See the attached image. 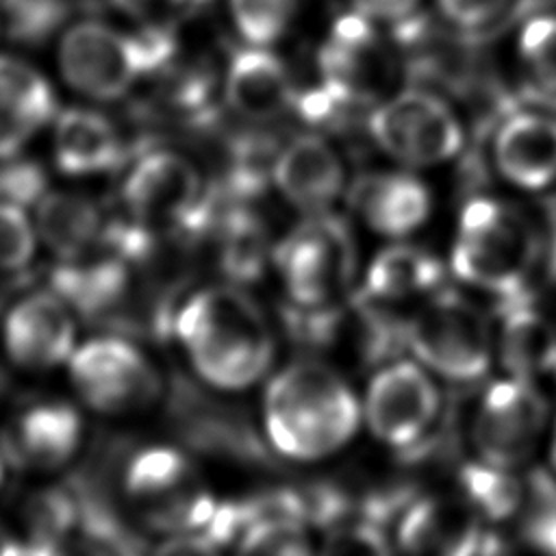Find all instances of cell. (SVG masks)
Returning <instances> with one entry per match:
<instances>
[{
	"mask_svg": "<svg viewBox=\"0 0 556 556\" xmlns=\"http://www.w3.org/2000/svg\"><path fill=\"white\" fill-rule=\"evenodd\" d=\"M174 332L198 376L217 389L254 384L274 358V337L261 306L232 285H213L185 300Z\"/></svg>",
	"mask_w": 556,
	"mask_h": 556,
	"instance_id": "6da1fadb",
	"label": "cell"
},
{
	"mask_svg": "<svg viewBox=\"0 0 556 556\" xmlns=\"http://www.w3.org/2000/svg\"><path fill=\"white\" fill-rule=\"evenodd\" d=\"M361 404L328 365L298 361L267 384L263 419L271 445L295 460H317L341 450L356 432Z\"/></svg>",
	"mask_w": 556,
	"mask_h": 556,
	"instance_id": "7a4b0ae2",
	"label": "cell"
},
{
	"mask_svg": "<svg viewBox=\"0 0 556 556\" xmlns=\"http://www.w3.org/2000/svg\"><path fill=\"white\" fill-rule=\"evenodd\" d=\"M534 261V232L515 208L489 198L465 206L452 248V269L460 280L513 298Z\"/></svg>",
	"mask_w": 556,
	"mask_h": 556,
	"instance_id": "3957f363",
	"label": "cell"
},
{
	"mask_svg": "<svg viewBox=\"0 0 556 556\" xmlns=\"http://www.w3.org/2000/svg\"><path fill=\"white\" fill-rule=\"evenodd\" d=\"M169 52L167 37L150 26L126 35L104 22L74 24L61 39L59 63L70 87L93 100L122 98Z\"/></svg>",
	"mask_w": 556,
	"mask_h": 556,
	"instance_id": "277c9868",
	"label": "cell"
},
{
	"mask_svg": "<svg viewBox=\"0 0 556 556\" xmlns=\"http://www.w3.org/2000/svg\"><path fill=\"white\" fill-rule=\"evenodd\" d=\"M124 493L148 526L167 534L208 530L219 521L217 504L195 465L167 445L143 447L128 460Z\"/></svg>",
	"mask_w": 556,
	"mask_h": 556,
	"instance_id": "5b68a950",
	"label": "cell"
},
{
	"mask_svg": "<svg viewBox=\"0 0 556 556\" xmlns=\"http://www.w3.org/2000/svg\"><path fill=\"white\" fill-rule=\"evenodd\" d=\"M285 293L304 311L332 304L354 276V243L348 226L321 213H311L276 248L274 254Z\"/></svg>",
	"mask_w": 556,
	"mask_h": 556,
	"instance_id": "8992f818",
	"label": "cell"
},
{
	"mask_svg": "<svg viewBox=\"0 0 556 556\" xmlns=\"http://www.w3.org/2000/svg\"><path fill=\"white\" fill-rule=\"evenodd\" d=\"M406 341L430 374L454 382L478 380L493 358L486 317L454 293L432 295L410 319Z\"/></svg>",
	"mask_w": 556,
	"mask_h": 556,
	"instance_id": "52a82bcc",
	"label": "cell"
},
{
	"mask_svg": "<svg viewBox=\"0 0 556 556\" xmlns=\"http://www.w3.org/2000/svg\"><path fill=\"white\" fill-rule=\"evenodd\" d=\"M67 374L78 397L102 415H126L161 395V376L130 341L96 337L72 352Z\"/></svg>",
	"mask_w": 556,
	"mask_h": 556,
	"instance_id": "ba28073f",
	"label": "cell"
},
{
	"mask_svg": "<svg viewBox=\"0 0 556 556\" xmlns=\"http://www.w3.org/2000/svg\"><path fill=\"white\" fill-rule=\"evenodd\" d=\"M374 141L408 167L450 161L463 146V128L452 106L424 89H406L380 102L369 115Z\"/></svg>",
	"mask_w": 556,
	"mask_h": 556,
	"instance_id": "9c48e42d",
	"label": "cell"
},
{
	"mask_svg": "<svg viewBox=\"0 0 556 556\" xmlns=\"http://www.w3.org/2000/svg\"><path fill=\"white\" fill-rule=\"evenodd\" d=\"M545 426L547 402L534 380L508 374L484 391L471 437L480 460L515 469L534 452Z\"/></svg>",
	"mask_w": 556,
	"mask_h": 556,
	"instance_id": "30bf717a",
	"label": "cell"
},
{
	"mask_svg": "<svg viewBox=\"0 0 556 556\" xmlns=\"http://www.w3.org/2000/svg\"><path fill=\"white\" fill-rule=\"evenodd\" d=\"M439 402L432 374L419 361H397L374 374L361 415L382 443L406 447L434 424Z\"/></svg>",
	"mask_w": 556,
	"mask_h": 556,
	"instance_id": "8fae6325",
	"label": "cell"
},
{
	"mask_svg": "<svg viewBox=\"0 0 556 556\" xmlns=\"http://www.w3.org/2000/svg\"><path fill=\"white\" fill-rule=\"evenodd\" d=\"M202 198L198 167L172 150L141 154L122 185V202L139 226L187 222Z\"/></svg>",
	"mask_w": 556,
	"mask_h": 556,
	"instance_id": "7c38bea8",
	"label": "cell"
},
{
	"mask_svg": "<svg viewBox=\"0 0 556 556\" xmlns=\"http://www.w3.org/2000/svg\"><path fill=\"white\" fill-rule=\"evenodd\" d=\"M2 343L9 361L26 371L67 365L76 350L74 311L52 289L26 293L4 315Z\"/></svg>",
	"mask_w": 556,
	"mask_h": 556,
	"instance_id": "4fadbf2b",
	"label": "cell"
},
{
	"mask_svg": "<svg viewBox=\"0 0 556 556\" xmlns=\"http://www.w3.org/2000/svg\"><path fill=\"white\" fill-rule=\"evenodd\" d=\"M83 441V417L67 400L43 397L24 406L7 426L2 454L30 471L65 467Z\"/></svg>",
	"mask_w": 556,
	"mask_h": 556,
	"instance_id": "5bb4252c",
	"label": "cell"
},
{
	"mask_svg": "<svg viewBox=\"0 0 556 556\" xmlns=\"http://www.w3.org/2000/svg\"><path fill=\"white\" fill-rule=\"evenodd\" d=\"M480 543V515L467 500L452 495L415 502L397 528L402 556H478Z\"/></svg>",
	"mask_w": 556,
	"mask_h": 556,
	"instance_id": "9a60e30c",
	"label": "cell"
},
{
	"mask_svg": "<svg viewBox=\"0 0 556 556\" xmlns=\"http://www.w3.org/2000/svg\"><path fill=\"white\" fill-rule=\"evenodd\" d=\"M493 161L510 185L541 191L556 182V115L517 111L508 115L493 139Z\"/></svg>",
	"mask_w": 556,
	"mask_h": 556,
	"instance_id": "2e32d148",
	"label": "cell"
},
{
	"mask_svg": "<svg viewBox=\"0 0 556 556\" xmlns=\"http://www.w3.org/2000/svg\"><path fill=\"white\" fill-rule=\"evenodd\" d=\"M271 176L282 198L308 215L330 206L345 182V169L337 150L317 135L291 139L278 152Z\"/></svg>",
	"mask_w": 556,
	"mask_h": 556,
	"instance_id": "e0dca14e",
	"label": "cell"
},
{
	"mask_svg": "<svg viewBox=\"0 0 556 556\" xmlns=\"http://www.w3.org/2000/svg\"><path fill=\"white\" fill-rule=\"evenodd\" d=\"M321 63L330 98L337 100L371 98L391 70L387 50L361 13L337 24Z\"/></svg>",
	"mask_w": 556,
	"mask_h": 556,
	"instance_id": "ac0fdd59",
	"label": "cell"
},
{
	"mask_svg": "<svg viewBox=\"0 0 556 556\" xmlns=\"http://www.w3.org/2000/svg\"><path fill=\"white\" fill-rule=\"evenodd\" d=\"M224 100L243 119L269 122L291 106L293 85L285 63L269 48L248 43L228 61Z\"/></svg>",
	"mask_w": 556,
	"mask_h": 556,
	"instance_id": "d6986e66",
	"label": "cell"
},
{
	"mask_svg": "<svg viewBox=\"0 0 556 556\" xmlns=\"http://www.w3.org/2000/svg\"><path fill=\"white\" fill-rule=\"evenodd\" d=\"M356 215L384 237H406L417 230L430 213L426 185L406 172L367 174L350 191Z\"/></svg>",
	"mask_w": 556,
	"mask_h": 556,
	"instance_id": "ffe728a7",
	"label": "cell"
},
{
	"mask_svg": "<svg viewBox=\"0 0 556 556\" xmlns=\"http://www.w3.org/2000/svg\"><path fill=\"white\" fill-rule=\"evenodd\" d=\"M52 115L48 80L28 63L0 56V159L15 156Z\"/></svg>",
	"mask_w": 556,
	"mask_h": 556,
	"instance_id": "44dd1931",
	"label": "cell"
},
{
	"mask_svg": "<svg viewBox=\"0 0 556 556\" xmlns=\"http://www.w3.org/2000/svg\"><path fill=\"white\" fill-rule=\"evenodd\" d=\"M124 159L115 124L91 109H65L54 126V163L63 174L91 176L113 169Z\"/></svg>",
	"mask_w": 556,
	"mask_h": 556,
	"instance_id": "7402d4cb",
	"label": "cell"
},
{
	"mask_svg": "<svg viewBox=\"0 0 556 556\" xmlns=\"http://www.w3.org/2000/svg\"><path fill=\"white\" fill-rule=\"evenodd\" d=\"M37 239L50 254L65 261L83 258L102 237L96 204L72 191H46L35 204Z\"/></svg>",
	"mask_w": 556,
	"mask_h": 556,
	"instance_id": "603a6c76",
	"label": "cell"
},
{
	"mask_svg": "<svg viewBox=\"0 0 556 556\" xmlns=\"http://www.w3.org/2000/svg\"><path fill=\"white\" fill-rule=\"evenodd\" d=\"M443 267L430 252L397 243L384 248L369 265L365 291L380 302H404L437 293Z\"/></svg>",
	"mask_w": 556,
	"mask_h": 556,
	"instance_id": "cb8c5ba5",
	"label": "cell"
},
{
	"mask_svg": "<svg viewBox=\"0 0 556 556\" xmlns=\"http://www.w3.org/2000/svg\"><path fill=\"white\" fill-rule=\"evenodd\" d=\"M500 352L510 376L532 380L556 367V328L526 302H513L504 315Z\"/></svg>",
	"mask_w": 556,
	"mask_h": 556,
	"instance_id": "d4e9b609",
	"label": "cell"
},
{
	"mask_svg": "<svg viewBox=\"0 0 556 556\" xmlns=\"http://www.w3.org/2000/svg\"><path fill=\"white\" fill-rule=\"evenodd\" d=\"M530 96L556 111V13L530 17L517 41Z\"/></svg>",
	"mask_w": 556,
	"mask_h": 556,
	"instance_id": "484cf974",
	"label": "cell"
},
{
	"mask_svg": "<svg viewBox=\"0 0 556 556\" xmlns=\"http://www.w3.org/2000/svg\"><path fill=\"white\" fill-rule=\"evenodd\" d=\"M465 500L480 517L508 519L523 504V484L508 467L491 463H471L460 473Z\"/></svg>",
	"mask_w": 556,
	"mask_h": 556,
	"instance_id": "4316f807",
	"label": "cell"
},
{
	"mask_svg": "<svg viewBox=\"0 0 556 556\" xmlns=\"http://www.w3.org/2000/svg\"><path fill=\"white\" fill-rule=\"evenodd\" d=\"M24 547H35L74 532L78 506L74 497L56 486L33 491L20 510Z\"/></svg>",
	"mask_w": 556,
	"mask_h": 556,
	"instance_id": "83f0119b",
	"label": "cell"
},
{
	"mask_svg": "<svg viewBox=\"0 0 556 556\" xmlns=\"http://www.w3.org/2000/svg\"><path fill=\"white\" fill-rule=\"evenodd\" d=\"M235 556H313V547L295 519L267 515L248 523Z\"/></svg>",
	"mask_w": 556,
	"mask_h": 556,
	"instance_id": "f1b7e54d",
	"label": "cell"
},
{
	"mask_svg": "<svg viewBox=\"0 0 556 556\" xmlns=\"http://www.w3.org/2000/svg\"><path fill=\"white\" fill-rule=\"evenodd\" d=\"M300 0H228L230 17L250 46L269 48L291 26Z\"/></svg>",
	"mask_w": 556,
	"mask_h": 556,
	"instance_id": "f546056e",
	"label": "cell"
},
{
	"mask_svg": "<svg viewBox=\"0 0 556 556\" xmlns=\"http://www.w3.org/2000/svg\"><path fill=\"white\" fill-rule=\"evenodd\" d=\"M4 26L20 43L46 41L67 17L70 0H0Z\"/></svg>",
	"mask_w": 556,
	"mask_h": 556,
	"instance_id": "4dcf8cb0",
	"label": "cell"
},
{
	"mask_svg": "<svg viewBox=\"0 0 556 556\" xmlns=\"http://www.w3.org/2000/svg\"><path fill=\"white\" fill-rule=\"evenodd\" d=\"M37 230L22 206L0 200V271L24 269L37 248Z\"/></svg>",
	"mask_w": 556,
	"mask_h": 556,
	"instance_id": "1f68e13d",
	"label": "cell"
},
{
	"mask_svg": "<svg viewBox=\"0 0 556 556\" xmlns=\"http://www.w3.org/2000/svg\"><path fill=\"white\" fill-rule=\"evenodd\" d=\"M48 178L39 163L9 156L0 165V200L15 206H35L46 193Z\"/></svg>",
	"mask_w": 556,
	"mask_h": 556,
	"instance_id": "d6a6232c",
	"label": "cell"
},
{
	"mask_svg": "<svg viewBox=\"0 0 556 556\" xmlns=\"http://www.w3.org/2000/svg\"><path fill=\"white\" fill-rule=\"evenodd\" d=\"M319 556H393V547L376 526L356 521L334 528L326 536Z\"/></svg>",
	"mask_w": 556,
	"mask_h": 556,
	"instance_id": "836d02e7",
	"label": "cell"
},
{
	"mask_svg": "<svg viewBox=\"0 0 556 556\" xmlns=\"http://www.w3.org/2000/svg\"><path fill=\"white\" fill-rule=\"evenodd\" d=\"M508 0H437L441 15L456 28L476 30L491 24Z\"/></svg>",
	"mask_w": 556,
	"mask_h": 556,
	"instance_id": "e575fe53",
	"label": "cell"
},
{
	"mask_svg": "<svg viewBox=\"0 0 556 556\" xmlns=\"http://www.w3.org/2000/svg\"><path fill=\"white\" fill-rule=\"evenodd\" d=\"M24 556H113V552L91 536L70 532L54 541L24 547Z\"/></svg>",
	"mask_w": 556,
	"mask_h": 556,
	"instance_id": "d590c367",
	"label": "cell"
},
{
	"mask_svg": "<svg viewBox=\"0 0 556 556\" xmlns=\"http://www.w3.org/2000/svg\"><path fill=\"white\" fill-rule=\"evenodd\" d=\"M152 556H219L215 539L206 530L169 534Z\"/></svg>",
	"mask_w": 556,
	"mask_h": 556,
	"instance_id": "8d00e7d4",
	"label": "cell"
},
{
	"mask_svg": "<svg viewBox=\"0 0 556 556\" xmlns=\"http://www.w3.org/2000/svg\"><path fill=\"white\" fill-rule=\"evenodd\" d=\"M111 2L122 13L154 26L165 17H169L174 11H178L180 4H185L187 0H111Z\"/></svg>",
	"mask_w": 556,
	"mask_h": 556,
	"instance_id": "74e56055",
	"label": "cell"
},
{
	"mask_svg": "<svg viewBox=\"0 0 556 556\" xmlns=\"http://www.w3.org/2000/svg\"><path fill=\"white\" fill-rule=\"evenodd\" d=\"M356 11L365 15L367 20H378V22H397L410 15L419 0H354Z\"/></svg>",
	"mask_w": 556,
	"mask_h": 556,
	"instance_id": "f35d334b",
	"label": "cell"
},
{
	"mask_svg": "<svg viewBox=\"0 0 556 556\" xmlns=\"http://www.w3.org/2000/svg\"><path fill=\"white\" fill-rule=\"evenodd\" d=\"M0 556H24L22 539L0 519Z\"/></svg>",
	"mask_w": 556,
	"mask_h": 556,
	"instance_id": "ab89813d",
	"label": "cell"
},
{
	"mask_svg": "<svg viewBox=\"0 0 556 556\" xmlns=\"http://www.w3.org/2000/svg\"><path fill=\"white\" fill-rule=\"evenodd\" d=\"M549 463H552V467L556 471V419L552 424V434H549Z\"/></svg>",
	"mask_w": 556,
	"mask_h": 556,
	"instance_id": "60d3db41",
	"label": "cell"
},
{
	"mask_svg": "<svg viewBox=\"0 0 556 556\" xmlns=\"http://www.w3.org/2000/svg\"><path fill=\"white\" fill-rule=\"evenodd\" d=\"M2 480H4V454L0 450V484H2Z\"/></svg>",
	"mask_w": 556,
	"mask_h": 556,
	"instance_id": "b9f144b4",
	"label": "cell"
},
{
	"mask_svg": "<svg viewBox=\"0 0 556 556\" xmlns=\"http://www.w3.org/2000/svg\"><path fill=\"white\" fill-rule=\"evenodd\" d=\"M554 374H556V367H554Z\"/></svg>",
	"mask_w": 556,
	"mask_h": 556,
	"instance_id": "7bdbcfd3",
	"label": "cell"
}]
</instances>
